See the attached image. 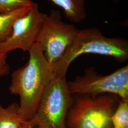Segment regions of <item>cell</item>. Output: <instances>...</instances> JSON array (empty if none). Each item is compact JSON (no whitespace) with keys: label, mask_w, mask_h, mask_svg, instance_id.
Segmentation results:
<instances>
[{"label":"cell","mask_w":128,"mask_h":128,"mask_svg":"<svg viewBox=\"0 0 128 128\" xmlns=\"http://www.w3.org/2000/svg\"><path fill=\"white\" fill-rule=\"evenodd\" d=\"M28 51L27 63L12 74L9 88L12 94L20 96L18 115L23 122H28L35 114L46 87L56 78L52 65L37 43Z\"/></svg>","instance_id":"1"},{"label":"cell","mask_w":128,"mask_h":128,"mask_svg":"<svg viewBox=\"0 0 128 128\" xmlns=\"http://www.w3.org/2000/svg\"><path fill=\"white\" fill-rule=\"evenodd\" d=\"M84 54L110 56L122 62L128 60V42L121 38L106 37L97 28L78 30L68 50L61 60L52 65L56 77L66 78L70 64Z\"/></svg>","instance_id":"2"},{"label":"cell","mask_w":128,"mask_h":128,"mask_svg":"<svg viewBox=\"0 0 128 128\" xmlns=\"http://www.w3.org/2000/svg\"><path fill=\"white\" fill-rule=\"evenodd\" d=\"M69 108L66 119L68 128H114L112 117L118 105V96L102 94L80 95Z\"/></svg>","instance_id":"3"},{"label":"cell","mask_w":128,"mask_h":128,"mask_svg":"<svg viewBox=\"0 0 128 128\" xmlns=\"http://www.w3.org/2000/svg\"><path fill=\"white\" fill-rule=\"evenodd\" d=\"M72 95L66 78L56 77L46 87L37 112L28 122L34 128H68L66 119Z\"/></svg>","instance_id":"4"},{"label":"cell","mask_w":128,"mask_h":128,"mask_svg":"<svg viewBox=\"0 0 128 128\" xmlns=\"http://www.w3.org/2000/svg\"><path fill=\"white\" fill-rule=\"evenodd\" d=\"M78 30L64 22L60 10H52L42 24L36 42L52 65L61 60L74 40Z\"/></svg>","instance_id":"5"},{"label":"cell","mask_w":128,"mask_h":128,"mask_svg":"<svg viewBox=\"0 0 128 128\" xmlns=\"http://www.w3.org/2000/svg\"><path fill=\"white\" fill-rule=\"evenodd\" d=\"M68 84L72 94L95 97L108 94L128 101V66L107 76L97 73L94 68H87L82 76H76Z\"/></svg>","instance_id":"6"},{"label":"cell","mask_w":128,"mask_h":128,"mask_svg":"<svg viewBox=\"0 0 128 128\" xmlns=\"http://www.w3.org/2000/svg\"><path fill=\"white\" fill-rule=\"evenodd\" d=\"M46 15L41 12L38 4L34 2L27 12L15 22L10 37L0 43V53L7 54L18 49L29 50L36 42Z\"/></svg>","instance_id":"7"},{"label":"cell","mask_w":128,"mask_h":128,"mask_svg":"<svg viewBox=\"0 0 128 128\" xmlns=\"http://www.w3.org/2000/svg\"><path fill=\"white\" fill-rule=\"evenodd\" d=\"M64 10L65 17L72 22L79 23L86 17L85 0H51Z\"/></svg>","instance_id":"8"},{"label":"cell","mask_w":128,"mask_h":128,"mask_svg":"<svg viewBox=\"0 0 128 128\" xmlns=\"http://www.w3.org/2000/svg\"><path fill=\"white\" fill-rule=\"evenodd\" d=\"M32 6L22 7L9 13L0 14V43L10 37L15 22L26 14Z\"/></svg>","instance_id":"9"},{"label":"cell","mask_w":128,"mask_h":128,"mask_svg":"<svg viewBox=\"0 0 128 128\" xmlns=\"http://www.w3.org/2000/svg\"><path fill=\"white\" fill-rule=\"evenodd\" d=\"M19 104L14 102L7 107L0 104V128H20L23 120L18 115Z\"/></svg>","instance_id":"10"},{"label":"cell","mask_w":128,"mask_h":128,"mask_svg":"<svg viewBox=\"0 0 128 128\" xmlns=\"http://www.w3.org/2000/svg\"><path fill=\"white\" fill-rule=\"evenodd\" d=\"M114 128L128 127V101L120 100L112 117Z\"/></svg>","instance_id":"11"},{"label":"cell","mask_w":128,"mask_h":128,"mask_svg":"<svg viewBox=\"0 0 128 128\" xmlns=\"http://www.w3.org/2000/svg\"><path fill=\"white\" fill-rule=\"evenodd\" d=\"M32 0H0V14L9 13L24 7L31 6Z\"/></svg>","instance_id":"12"},{"label":"cell","mask_w":128,"mask_h":128,"mask_svg":"<svg viewBox=\"0 0 128 128\" xmlns=\"http://www.w3.org/2000/svg\"><path fill=\"white\" fill-rule=\"evenodd\" d=\"M7 54L0 53V76L8 74L10 72V67L7 62Z\"/></svg>","instance_id":"13"},{"label":"cell","mask_w":128,"mask_h":128,"mask_svg":"<svg viewBox=\"0 0 128 128\" xmlns=\"http://www.w3.org/2000/svg\"><path fill=\"white\" fill-rule=\"evenodd\" d=\"M20 128H34L28 122H23Z\"/></svg>","instance_id":"14"},{"label":"cell","mask_w":128,"mask_h":128,"mask_svg":"<svg viewBox=\"0 0 128 128\" xmlns=\"http://www.w3.org/2000/svg\"><path fill=\"white\" fill-rule=\"evenodd\" d=\"M114 0V1H116V0Z\"/></svg>","instance_id":"15"},{"label":"cell","mask_w":128,"mask_h":128,"mask_svg":"<svg viewBox=\"0 0 128 128\" xmlns=\"http://www.w3.org/2000/svg\"></svg>","instance_id":"16"}]
</instances>
